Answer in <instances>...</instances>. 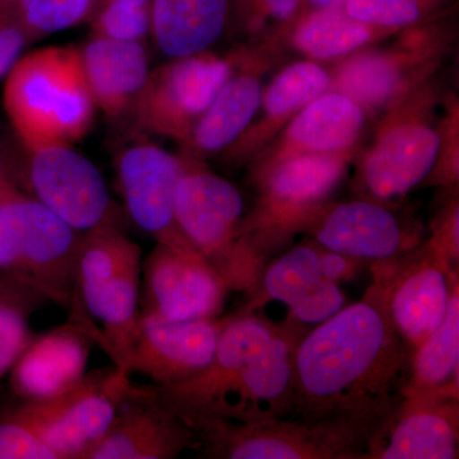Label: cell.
Returning <instances> with one entry per match:
<instances>
[{
    "instance_id": "6da1fadb",
    "label": "cell",
    "mask_w": 459,
    "mask_h": 459,
    "mask_svg": "<svg viewBox=\"0 0 459 459\" xmlns=\"http://www.w3.org/2000/svg\"><path fill=\"white\" fill-rule=\"evenodd\" d=\"M411 355L374 282L360 301L301 338L289 419L349 425L370 443L404 398Z\"/></svg>"
},
{
    "instance_id": "7a4b0ae2",
    "label": "cell",
    "mask_w": 459,
    "mask_h": 459,
    "mask_svg": "<svg viewBox=\"0 0 459 459\" xmlns=\"http://www.w3.org/2000/svg\"><path fill=\"white\" fill-rule=\"evenodd\" d=\"M307 325L272 323L250 310L230 316L212 361L179 385H151L180 416L250 422L289 419L296 347Z\"/></svg>"
},
{
    "instance_id": "3957f363",
    "label": "cell",
    "mask_w": 459,
    "mask_h": 459,
    "mask_svg": "<svg viewBox=\"0 0 459 459\" xmlns=\"http://www.w3.org/2000/svg\"><path fill=\"white\" fill-rule=\"evenodd\" d=\"M3 102L27 148L81 140L95 119L80 49L50 47L20 57L7 75Z\"/></svg>"
},
{
    "instance_id": "277c9868",
    "label": "cell",
    "mask_w": 459,
    "mask_h": 459,
    "mask_svg": "<svg viewBox=\"0 0 459 459\" xmlns=\"http://www.w3.org/2000/svg\"><path fill=\"white\" fill-rule=\"evenodd\" d=\"M175 217L181 234L221 274L230 290L255 291L264 253L243 234L240 190L214 174L202 160L181 156Z\"/></svg>"
},
{
    "instance_id": "5b68a950",
    "label": "cell",
    "mask_w": 459,
    "mask_h": 459,
    "mask_svg": "<svg viewBox=\"0 0 459 459\" xmlns=\"http://www.w3.org/2000/svg\"><path fill=\"white\" fill-rule=\"evenodd\" d=\"M142 249L114 222L83 232L75 270L72 320L95 337L122 368L140 316Z\"/></svg>"
},
{
    "instance_id": "8992f818",
    "label": "cell",
    "mask_w": 459,
    "mask_h": 459,
    "mask_svg": "<svg viewBox=\"0 0 459 459\" xmlns=\"http://www.w3.org/2000/svg\"><path fill=\"white\" fill-rule=\"evenodd\" d=\"M451 12L401 30L392 44L377 42L336 60L329 91L351 99L367 115L383 113L439 74L455 45Z\"/></svg>"
},
{
    "instance_id": "52a82bcc",
    "label": "cell",
    "mask_w": 459,
    "mask_h": 459,
    "mask_svg": "<svg viewBox=\"0 0 459 459\" xmlns=\"http://www.w3.org/2000/svg\"><path fill=\"white\" fill-rule=\"evenodd\" d=\"M443 96L434 77L383 111L373 143L356 169L361 198L394 205L427 179L437 157V110Z\"/></svg>"
},
{
    "instance_id": "ba28073f",
    "label": "cell",
    "mask_w": 459,
    "mask_h": 459,
    "mask_svg": "<svg viewBox=\"0 0 459 459\" xmlns=\"http://www.w3.org/2000/svg\"><path fill=\"white\" fill-rule=\"evenodd\" d=\"M82 237L38 199L16 190L0 201V276L71 309Z\"/></svg>"
},
{
    "instance_id": "9c48e42d",
    "label": "cell",
    "mask_w": 459,
    "mask_h": 459,
    "mask_svg": "<svg viewBox=\"0 0 459 459\" xmlns=\"http://www.w3.org/2000/svg\"><path fill=\"white\" fill-rule=\"evenodd\" d=\"M208 457L228 459H368L369 440L338 422L271 419L237 422L181 416Z\"/></svg>"
},
{
    "instance_id": "30bf717a",
    "label": "cell",
    "mask_w": 459,
    "mask_h": 459,
    "mask_svg": "<svg viewBox=\"0 0 459 459\" xmlns=\"http://www.w3.org/2000/svg\"><path fill=\"white\" fill-rule=\"evenodd\" d=\"M133 386L129 374L114 365L84 374L53 397L23 401L4 416L38 435L57 459H84L108 433Z\"/></svg>"
},
{
    "instance_id": "8fae6325",
    "label": "cell",
    "mask_w": 459,
    "mask_h": 459,
    "mask_svg": "<svg viewBox=\"0 0 459 459\" xmlns=\"http://www.w3.org/2000/svg\"><path fill=\"white\" fill-rule=\"evenodd\" d=\"M355 155L305 153L252 171L259 197L255 211L244 219L243 234L252 238L263 253L290 237L299 217L331 199Z\"/></svg>"
},
{
    "instance_id": "7c38bea8",
    "label": "cell",
    "mask_w": 459,
    "mask_h": 459,
    "mask_svg": "<svg viewBox=\"0 0 459 459\" xmlns=\"http://www.w3.org/2000/svg\"><path fill=\"white\" fill-rule=\"evenodd\" d=\"M392 207L367 198L328 199L299 217L290 235H307L323 249L371 264L398 261L424 240L421 228Z\"/></svg>"
},
{
    "instance_id": "4fadbf2b",
    "label": "cell",
    "mask_w": 459,
    "mask_h": 459,
    "mask_svg": "<svg viewBox=\"0 0 459 459\" xmlns=\"http://www.w3.org/2000/svg\"><path fill=\"white\" fill-rule=\"evenodd\" d=\"M234 71V53L172 57L150 72L133 114L147 131L184 143Z\"/></svg>"
},
{
    "instance_id": "5bb4252c",
    "label": "cell",
    "mask_w": 459,
    "mask_h": 459,
    "mask_svg": "<svg viewBox=\"0 0 459 459\" xmlns=\"http://www.w3.org/2000/svg\"><path fill=\"white\" fill-rule=\"evenodd\" d=\"M386 312L411 351L439 327L458 271L429 240L394 262L371 264Z\"/></svg>"
},
{
    "instance_id": "9a60e30c",
    "label": "cell",
    "mask_w": 459,
    "mask_h": 459,
    "mask_svg": "<svg viewBox=\"0 0 459 459\" xmlns=\"http://www.w3.org/2000/svg\"><path fill=\"white\" fill-rule=\"evenodd\" d=\"M230 316L172 320L140 312L120 369L142 374L159 386L186 382L212 361Z\"/></svg>"
},
{
    "instance_id": "2e32d148",
    "label": "cell",
    "mask_w": 459,
    "mask_h": 459,
    "mask_svg": "<svg viewBox=\"0 0 459 459\" xmlns=\"http://www.w3.org/2000/svg\"><path fill=\"white\" fill-rule=\"evenodd\" d=\"M142 270L141 312L172 320L217 318L222 313L230 287L195 247L156 243Z\"/></svg>"
},
{
    "instance_id": "e0dca14e",
    "label": "cell",
    "mask_w": 459,
    "mask_h": 459,
    "mask_svg": "<svg viewBox=\"0 0 459 459\" xmlns=\"http://www.w3.org/2000/svg\"><path fill=\"white\" fill-rule=\"evenodd\" d=\"M29 180L36 199L80 232L114 222L101 172L66 144L30 150Z\"/></svg>"
},
{
    "instance_id": "ac0fdd59",
    "label": "cell",
    "mask_w": 459,
    "mask_h": 459,
    "mask_svg": "<svg viewBox=\"0 0 459 459\" xmlns=\"http://www.w3.org/2000/svg\"><path fill=\"white\" fill-rule=\"evenodd\" d=\"M199 448L195 429L151 386H133L108 433L84 459H172Z\"/></svg>"
},
{
    "instance_id": "d6986e66",
    "label": "cell",
    "mask_w": 459,
    "mask_h": 459,
    "mask_svg": "<svg viewBox=\"0 0 459 459\" xmlns=\"http://www.w3.org/2000/svg\"><path fill=\"white\" fill-rule=\"evenodd\" d=\"M277 50L273 42L262 41L232 51L234 74L195 124L188 140L181 143V156L204 161L207 157L221 155L246 132L261 107L262 75L270 69Z\"/></svg>"
},
{
    "instance_id": "ffe728a7",
    "label": "cell",
    "mask_w": 459,
    "mask_h": 459,
    "mask_svg": "<svg viewBox=\"0 0 459 459\" xmlns=\"http://www.w3.org/2000/svg\"><path fill=\"white\" fill-rule=\"evenodd\" d=\"M458 448V392L410 394L371 437L368 459H455Z\"/></svg>"
},
{
    "instance_id": "44dd1931",
    "label": "cell",
    "mask_w": 459,
    "mask_h": 459,
    "mask_svg": "<svg viewBox=\"0 0 459 459\" xmlns=\"http://www.w3.org/2000/svg\"><path fill=\"white\" fill-rule=\"evenodd\" d=\"M181 166L180 156L155 144L141 143L124 150L117 168L133 221L152 235L156 243L195 247L181 234L175 217V192Z\"/></svg>"
},
{
    "instance_id": "7402d4cb",
    "label": "cell",
    "mask_w": 459,
    "mask_h": 459,
    "mask_svg": "<svg viewBox=\"0 0 459 459\" xmlns=\"http://www.w3.org/2000/svg\"><path fill=\"white\" fill-rule=\"evenodd\" d=\"M267 301H280L289 307L290 318L301 325H319L342 309L340 283L325 274L323 247L307 238L264 267L255 291V300L246 310Z\"/></svg>"
},
{
    "instance_id": "603a6c76",
    "label": "cell",
    "mask_w": 459,
    "mask_h": 459,
    "mask_svg": "<svg viewBox=\"0 0 459 459\" xmlns=\"http://www.w3.org/2000/svg\"><path fill=\"white\" fill-rule=\"evenodd\" d=\"M367 117L351 99L336 91H327L292 117L250 161L252 171L305 153H356Z\"/></svg>"
},
{
    "instance_id": "cb8c5ba5",
    "label": "cell",
    "mask_w": 459,
    "mask_h": 459,
    "mask_svg": "<svg viewBox=\"0 0 459 459\" xmlns=\"http://www.w3.org/2000/svg\"><path fill=\"white\" fill-rule=\"evenodd\" d=\"M331 90L322 63L300 60L285 66L263 90L261 107L246 132L221 153L230 164L252 161L307 104Z\"/></svg>"
},
{
    "instance_id": "d4e9b609",
    "label": "cell",
    "mask_w": 459,
    "mask_h": 459,
    "mask_svg": "<svg viewBox=\"0 0 459 459\" xmlns=\"http://www.w3.org/2000/svg\"><path fill=\"white\" fill-rule=\"evenodd\" d=\"M93 337L71 320L40 337H33L11 373V385L22 401L53 397L86 374Z\"/></svg>"
},
{
    "instance_id": "484cf974",
    "label": "cell",
    "mask_w": 459,
    "mask_h": 459,
    "mask_svg": "<svg viewBox=\"0 0 459 459\" xmlns=\"http://www.w3.org/2000/svg\"><path fill=\"white\" fill-rule=\"evenodd\" d=\"M80 56L96 107L113 119L133 113L151 72L142 42L93 36Z\"/></svg>"
},
{
    "instance_id": "4316f807",
    "label": "cell",
    "mask_w": 459,
    "mask_h": 459,
    "mask_svg": "<svg viewBox=\"0 0 459 459\" xmlns=\"http://www.w3.org/2000/svg\"><path fill=\"white\" fill-rule=\"evenodd\" d=\"M343 2L303 12L271 42L289 45L313 62L333 63L400 32L356 20L347 13Z\"/></svg>"
},
{
    "instance_id": "83f0119b",
    "label": "cell",
    "mask_w": 459,
    "mask_h": 459,
    "mask_svg": "<svg viewBox=\"0 0 459 459\" xmlns=\"http://www.w3.org/2000/svg\"><path fill=\"white\" fill-rule=\"evenodd\" d=\"M232 25V0H152L151 35L169 57L210 50Z\"/></svg>"
},
{
    "instance_id": "f1b7e54d",
    "label": "cell",
    "mask_w": 459,
    "mask_h": 459,
    "mask_svg": "<svg viewBox=\"0 0 459 459\" xmlns=\"http://www.w3.org/2000/svg\"><path fill=\"white\" fill-rule=\"evenodd\" d=\"M459 388V282L453 286L446 316L411 355L406 394L458 392Z\"/></svg>"
},
{
    "instance_id": "f546056e",
    "label": "cell",
    "mask_w": 459,
    "mask_h": 459,
    "mask_svg": "<svg viewBox=\"0 0 459 459\" xmlns=\"http://www.w3.org/2000/svg\"><path fill=\"white\" fill-rule=\"evenodd\" d=\"M455 0H344L350 16L385 29L401 31L448 13Z\"/></svg>"
},
{
    "instance_id": "4dcf8cb0",
    "label": "cell",
    "mask_w": 459,
    "mask_h": 459,
    "mask_svg": "<svg viewBox=\"0 0 459 459\" xmlns=\"http://www.w3.org/2000/svg\"><path fill=\"white\" fill-rule=\"evenodd\" d=\"M303 0H232V25L256 41H273L291 25Z\"/></svg>"
},
{
    "instance_id": "1f68e13d",
    "label": "cell",
    "mask_w": 459,
    "mask_h": 459,
    "mask_svg": "<svg viewBox=\"0 0 459 459\" xmlns=\"http://www.w3.org/2000/svg\"><path fill=\"white\" fill-rule=\"evenodd\" d=\"M98 0H21L20 18L30 40L82 22Z\"/></svg>"
},
{
    "instance_id": "d6a6232c",
    "label": "cell",
    "mask_w": 459,
    "mask_h": 459,
    "mask_svg": "<svg viewBox=\"0 0 459 459\" xmlns=\"http://www.w3.org/2000/svg\"><path fill=\"white\" fill-rule=\"evenodd\" d=\"M443 114L437 119V157L421 186L449 190L459 183V101L455 93L442 99Z\"/></svg>"
},
{
    "instance_id": "836d02e7",
    "label": "cell",
    "mask_w": 459,
    "mask_h": 459,
    "mask_svg": "<svg viewBox=\"0 0 459 459\" xmlns=\"http://www.w3.org/2000/svg\"><path fill=\"white\" fill-rule=\"evenodd\" d=\"M95 36L142 42L151 33V8L126 0H104L92 21Z\"/></svg>"
},
{
    "instance_id": "e575fe53",
    "label": "cell",
    "mask_w": 459,
    "mask_h": 459,
    "mask_svg": "<svg viewBox=\"0 0 459 459\" xmlns=\"http://www.w3.org/2000/svg\"><path fill=\"white\" fill-rule=\"evenodd\" d=\"M31 305L0 300V379L7 376L32 342L27 323Z\"/></svg>"
},
{
    "instance_id": "d590c367",
    "label": "cell",
    "mask_w": 459,
    "mask_h": 459,
    "mask_svg": "<svg viewBox=\"0 0 459 459\" xmlns=\"http://www.w3.org/2000/svg\"><path fill=\"white\" fill-rule=\"evenodd\" d=\"M431 244L458 271L459 264V197L458 186L446 190V201L431 222Z\"/></svg>"
},
{
    "instance_id": "8d00e7d4",
    "label": "cell",
    "mask_w": 459,
    "mask_h": 459,
    "mask_svg": "<svg viewBox=\"0 0 459 459\" xmlns=\"http://www.w3.org/2000/svg\"><path fill=\"white\" fill-rule=\"evenodd\" d=\"M0 459H57L38 435L14 420L0 421Z\"/></svg>"
},
{
    "instance_id": "74e56055",
    "label": "cell",
    "mask_w": 459,
    "mask_h": 459,
    "mask_svg": "<svg viewBox=\"0 0 459 459\" xmlns=\"http://www.w3.org/2000/svg\"><path fill=\"white\" fill-rule=\"evenodd\" d=\"M29 41V33L20 16H0V81L7 77Z\"/></svg>"
},
{
    "instance_id": "f35d334b",
    "label": "cell",
    "mask_w": 459,
    "mask_h": 459,
    "mask_svg": "<svg viewBox=\"0 0 459 459\" xmlns=\"http://www.w3.org/2000/svg\"><path fill=\"white\" fill-rule=\"evenodd\" d=\"M0 300L18 301V303L35 304L36 301H44L32 292L27 291L22 287L14 285L13 282L0 276Z\"/></svg>"
},
{
    "instance_id": "ab89813d",
    "label": "cell",
    "mask_w": 459,
    "mask_h": 459,
    "mask_svg": "<svg viewBox=\"0 0 459 459\" xmlns=\"http://www.w3.org/2000/svg\"><path fill=\"white\" fill-rule=\"evenodd\" d=\"M16 190L17 189L14 188L12 181L8 179L7 174H5L2 164H0V201H2V199L7 198L9 195L16 192Z\"/></svg>"
},
{
    "instance_id": "60d3db41",
    "label": "cell",
    "mask_w": 459,
    "mask_h": 459,
    "mask_svg": "<svg viewBox=\"0 0 459 459\" xmlns=\"http://www.w3.org/2000/svg\"><path fill=\"white\" fill-rule=\"evenodd\" d=\"M337 2H341V0H303V3H301L300 13H303V12L314 11V9L328 7V5L334 4V3Z\"/></svg>"
}]
</instances>
